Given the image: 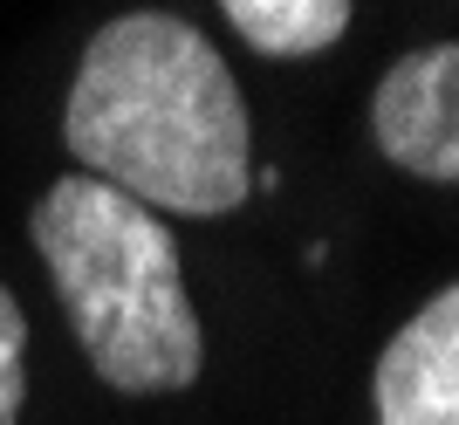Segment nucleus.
<instances>
[{
    "label": "nucleus",
    "instance_id": "f257e3e1",
    "mask_svg": "<svg viewBox=\"0 0 459 425\" xmlns=\"http://www.w3.org/2000/svg\"><path fill=\"white\" fill-rule=\"evenodd\" d=\"M247 137V103L220 48L152 7L96 28L62 110V144L82 178H103L158 220H220L240 206L254 186Z\"/></svg>",
    "mask_w": 459,
    "mask_h": 425
},
{
    "label": "nucleus",
    "instance_id": "20e7f679",
    "mask_svg": "<svg viewBox=\"0 0 459 425\" xmlns=\"http://www.w3.org/2000/svg\"><path fill=\"white\" fill-rule=\"evenodd\" d=\"M377 425H459V282L384 343L370 370Z\"/></svg>",
    "mask_w": 459,
    "mask_h": 425
},
{
    "label": "nucleus",
    "instance_id": "423d86ee",
    "mask_svg": "<svg viewBox=\"0 0 459 425\" xmlns=\"http://www.w3.org/2000/svg\"><path fill=\"white\" fill-rule=\"evenodd\" d=\"M21 350H28V316H21L14 295L0 289V425H21V398H28Z\"/></svg>",
    "mask_w": 459,
    "mask_h": 425
},
{
    "label": "nucleus",
    "instance_id": "39448f33",
    "mask_svg": "<svg viewBox=\"0 0 459 425\" xmlns=\"http://www.w3.org/2000/svg\"><path fill=\"white\" fill-rule=\"evenodd\" d=\"M220 7L261 56H323L350 28V0H220Z\"/></svg>",
    "mask_w": 459,
    "mask_h": 425
},
{
    "label": "nucleus",
    "instance_id": "7ed1b4c3",
    "mask_svg": "<svg viewBox=\"0 0 459 425\" xmlns=\"http://www.w3.org/2000/svg\"><path fill=\"white\" fill-rule=\"evenodd\" d=\"M370 131L391 165L432 186H459V41L411 48L384 69L370 97Z\"/></svg>",
    "mask_w": 459,
    "mask_h": 425
},
{
    "label": "nucleus",
    "instance_id": "f03ea898",
    "mask_svg": "<svg viewBox=\"0 0 459 425\" xmlns=\"http://www.w3.org/2000/svg\"><path fill=\"white\" fill-rule=\"evenodd\" d=\"M35 247L76 323L90 370L110 391L158 398L186 391L206 364V329L178 274V240L152 206L110 193L103 178H56L35 199Z\"/></svg>",
    "mask_w": 459,
    "mask_h": 425
}]
</instances>
